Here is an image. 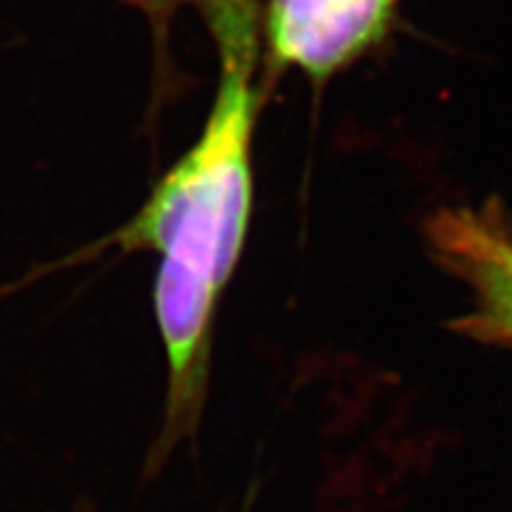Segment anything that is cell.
<instances>
[{
	"mask_svg": "<svg viewBox=\"0 0 512 512\" xmlns=\"http://www.w3.org/2000/svg\"><path fill=\"white\" fill-rule=\"evenodd\" d=\"M207 24L221 53V81L207 124L138 214L100 247L152 249L223 290L245 249L252 216L259 0H226L209 12Z\"/></svg>",
	"mask_w": 512,
	"mask_h": 512,
	"instance_id": "1",
	"label": "cell"
},
{
	"mask_svg": "<svg viewBox=\"0 0 512 512\" xmlns=\"http://www.w3.org/2000/svg\"><path fill=\"white\" fill-rule=\"evenodd\" d=\"M401 0H271L264 34L280 67L328 79L377 46Z\"/></svg>",
	"mask_w": 512,
	"mask_h": 512,
	"instance_id": "2",
	"label": "cell"
},
{
	"mask_svg": "<svg viewBox=\"0 0 512 512\" xmlns=\"http://www.w3.org/2000/svg\"><path fill=\"white\" fill-rule=\"evenodd\" d=\"M219 292L211 280L162 259L155 285V309L169 358V411L164 437H176L188 430L202 403L211 318Z\"/></svg>",
	"mask_w": 512,
	"mask_h": 512,
	"instance_id": "3",
	"label": "cell"
},
{
	"mask_svg": "<svg viewBox=\"0 0 512 512\" xmlns=\"http://www.w3.org/2000/svg\"><path fill=\"white\" fill-rule=\"evenodd\" d=\"M441 264L479 261L512 280V230L494 209L439 211L427 223Z\"/></svg>",
	"mask_w": 512,
	"mask_h": 512,
	"instance_id": "4",
	"label": "cell"
},
{
	"mask_svg": "<svg viewBox=\"0 0 512 512\" xmlns=\"http://www.w3.org/2000/svg\"><path fill=\"white\" fill-rule=\"evenodd\" d=\"M477 292V309L460 318L456 328L486 342L512 344V280L479 261H448Z\"/></svg>",
	"mask_w": 512,
	"mask_h": 512,
	"instance_id": "5",
	"label": "cell"
},
{
	"mask_svg": "<svg viewBox=\"0 0 512 512\" xmlns=\"http://www.w3.org/2000/svg\"><path fill=\"white\" fill-rule=\"evenodd\" d=\"M131 3L143 10L157 29H162L178 10L185 8V5H195L202 15H209L211 10L219 8L223 0H131Z\"/></svg>",
	"mask_w": 512,
	"mask_h": 512,
	"instance_id": "6",
	"label": "cell"
}]
</instances>
